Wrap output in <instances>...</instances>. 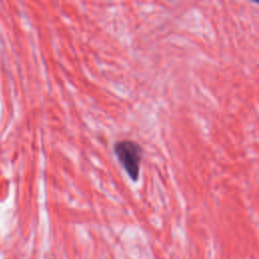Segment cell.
I'll use <instances>...</instances> for the list:
<instances>
[{
    "mask_svg": "<svg viewBox=\"0 0 259 259\" xmlns=\"http://www.w3.org/2000/svg\"><path fill=\"white\" fill-rule=\"evenodd\" d=\"M113 152L130 179L134 182L138 181L144 157L142 145L131 139H121L114 143Z\"/></svg>",
    "mask_w": 259,
    "mask_h": 259,
    "instance_id": "obj_1",
    "label": "cell"
}]
</instances>
